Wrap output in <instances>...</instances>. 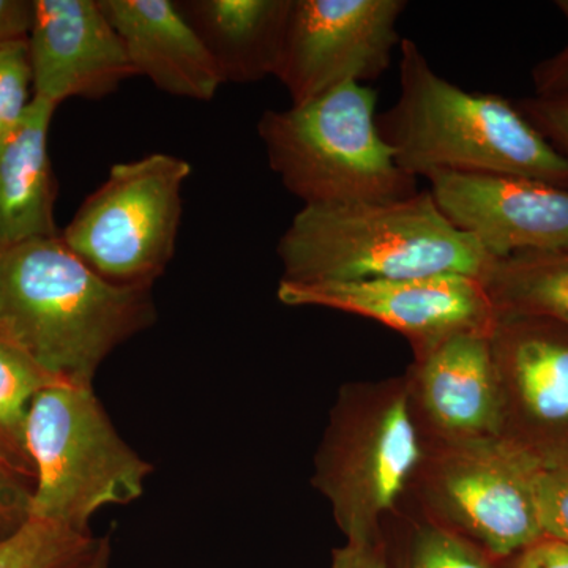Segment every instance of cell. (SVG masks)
I'll return each instance as SVG.
<instances>
[{"instance_id": "12", "label": "cell", "mask_w": 568, "mask_h": 568, "mask_svg": "<svg viewBox=\"0 0 568 568\" xmlns=\"http://www.w3.org/2000/svg\"><path fill=\"white\" fill-rule=\"evenodd\" d=\"M448 222L495 261L568 250V189L508 175L426 178Z\"/></svg>"}, {"instance_id": "29", "label": "cell", "mask_w": 568, "mask_h": 568, "mask_svg": "<svg viewBox=\"0 0 568 568\" xmlns=\"http://www.w3.org/2000/svg\"><path fill=\"white\" fill-rule=\"evenodd\" d=\"M331 568H388L377 544L351 545L335 549Z\"/></svg>"}, {"instance_id": "5", "label": "cell", "mask_w": 568, "mask_h": 568, "mask_svg": "<svg viewBox=\"0 0 568 568\" xmlns=\"http://www.w3.org/2000/svg\"><path fill=\"white\" fill-rule=\"evenodd\" d=\"M422 457L405 376L339 388L312 481L347 544H377L381 523L413 484Z\"/></svg>"}, {"instance_id": "28", "label": "cell", "mask_w": 568, "mask_h": 568, "mask_svg": "<svg viewBox=\"0 0 568 568\" xmlns=\"http://www.w3.org/2000/svg\"><path fill=\"white\" fill-rule=\"evenodd\" d=\"M519 562L528 568H568V545L544 537L523 551Z\"/></svg>"}, {"instance_id": "27", "label": "cell", "mask_w": 568, "mask_h": 568, "mask_svg": "<svg viewBox=\"0 0 568 568\" xmlns=\"http://www.w3.org/2000/svg\"><path fill=\"white\" fill-rule=\"evenodd\" d=\"M537 95L568 93V44L558 54L545 59L532 70Z\"/></svg>"}, {"instance_id": "2", "label": "cell", "mask_w": 568, "mask_h": 568, "mask_svg": "<svg viewBox=\"0 0 568 568\" xmlns=\"http://www.w3.org/2000/svg\"><path fill=\"white\" fill-rule=\"evenodd\" d=\"M413 178L487 174L568 189V159L497 93L467 92L437 74L416 41L399 44V95L377 118Z\"/></svg>"}, {"instance_id": "19", "label": "cell", "mask_w": 568, "mask_h": 568, "mask_svg": "<svg viewBox=\"0 0 568 568\" xmlns=\"http://www.w3.org/2000/svg\"><path fill=\"white\" fill-rule=\"evenodd\" d=\"M59 383L63 381L0 334V463L32 485L36 467L26 437L29 410L41 390Z\"/></svg>"}, {"instance_id": "9", "label": "cell", "mask_w": 568, "mask_h": 568, "mask_svg": "<svg viewBox=\"0 0 568 568\" xmlns=\"http://www.w3.org/2000/svg\"><path fill=\"white\" fill-rule=\"evenodd\" d=\"M489 343L499 437L541 469L568 466V327L545 317L496 315Z\"/></svg>"}, {"instance_id": "24", "label": "cell", "mask_w": 568, "mask_h": 568, "mask_svg": "<svg viewBox=\"0 0 568 568\" xmlns=\"http://www.w3.org/2000/svg\"><path fill=\"white\" fill-rule=\"evenodd\" d=\"M517 106L538 132L568 159V93L530 97Z\"/></svg>"}, {"instance_id": "6", "label": "cell", "mask_w": 568, "mask_h": 568, "mask_svg": "<svg viewBox=\"0 0 568 568\" xmlns=\"http://www.w3.org/2000/svg\"><path fill=\"white\" fill-rule=\"evenodd\" d=\"M29 454L36 467L31 517L89 534L100 508L133 503L152 465L114 428L92 386L59 383L33 398Z\"/></svg>"}, {"instance_id": "23", "label": "cell", "mask_w": 568, "mask_h": 568, "mask_svg": "<svg viewBox=\"0 0 568 568\" xmlns=\"http://www.w3.org/2000/svg\"><path fill=\"white\" fill-rule=\"evenodd\" d=\"M536 507L544 537L568 545V466L538 470Z\"/></svg>"}, {"instance_id": "14", "label": "cell", "mask_w": 568, "mask_h": 568, "mask_svg": "<svg viewBox=\"0 0 568 568\" xmlns=\"http://www.w3.org/2000/svg\"><path fill=\"white\" fill-rule=\"evenodd\" d=\"M28 41L33 97L54 106L104 99L136 77L99 0H33Z\"/></svg>"}, {"instance_id": "8", "label": "cell", "mask_w": 568, "mask_h": 568, "mask_svg": "<svg viewBox=\"0 0 568 568\" xmlns=\"http://www.w3.org/2000/svg\"><path fill=\"white\" fill-rule=\"evenodd\" d=\"M537 465L503 437L424 447L410 487L426 517L491 558L526 551L544 538L536 507Z\"/></svg>"}, {"instance_id": "31", "label": "cell", "mask_w": 568, "mask_h": 568, "mask_svg": "<svg viewBox=\"0 0 568 568\" xmlns=\"http://www.w3.org/2000/svg\"><path fill=\"white\" fill-rule=\"evenodd\" d=\"M556 7H558L562 17L566 18L568 24V0H558V2H556Z\"/></svg>"}, {"instance_id": "32", "label": "cell", "mask_w": 568, "mask_h": 568, "mask_svg": "<svg viewBox=\"0 0 568 568\" xmlns=\"http://www.w3.org/2000/svg\"><path fill=\"white\" fill-rule=\"evenodd\" d=\"M517 568H528V567H525V566H523V564H521V562H518Z\"/></svg>"}, {"instance_id": "20", "label": "cell", "mask_w": 568, "mask_h": 568, "mask_svg": "<svg viewBox=\"0 0 568 568\" xmlns=\"http://www.w3.org/2000/svg\"><path fill=\"white\" fill-rule=\"evenodd\" d=\"M97 541L91 532L31 517L0 540V568H71L91 555Z\"/></svg>"}, {"instance_id": "15", "label": "cell", "mask_w": 568, "mask_h": 568, "mask_svg": "<svg viewBox=\"0 0 568 568\" xmlns=\"http://www.w3.org/2000/svg\"><path fill=\"white\" fill-rule=\"evenodd\" d=\"M121 37L136 77L181 99L211 102L220 71L173 0H99Z\"/></svg>"}, {"instance_id": "7", "label": "cell", "mask_w": 568, "mask_h": 568, "mask_svg": "<svg viewBox=\"0 0 568 568\" xmlns=\"http://www.w3.org/2000/svg\"><path fill=\"white\" fill-rule=\"evenodd\" d=\"M192 164L149 153L111 168L62 231L71 253L108 282L152 287L173 261Z\"/></svg>"}, {"instance_id": "10", "label": "cell", "mask_w": 568, "mask_h": 568, "mask_svg": "<svg viewBox=\"0 0 568 568\" xmlns=\"http://www.w3.org/2000/svg\"><path fill=\"white\" fill-rule=\"evenodd\" d=\"M405 0H294L280 80L294 106L347 82L375 81L402 44Z\"/></svg>"}, {"instance_id": "16", "label": "cell", "mask_w": 568, "mask_h": 568, "mask_svg": "<svg viewBox=\"0 0 568 568\" xmlns=\"http://www.w3.org/2000/svg\"><path fill=\"white\" fill-rule=\"evenodd\" d=\"M294 0L178 2L220 71L223 84L276 77Z\"/></svg>"}, {"instance_id": "4", "label": "cell", "mask_w": 568, "mask_h": 568, "mask_svg": "<svg viewBox=\"0 0 568 568\" xmlns=\"http://www.w3.org/2000/svg\"><path fill=\"white\" fill-rule=\"evenodd\" d=\"M377 93L347 82L305 104L267 110L257 134L268 166L304 205L381 203L417 193L377 126Z\"/></svg>"}, {"instance_id": "1", "label": "cell", "mask_w": 568, "mask_h": 568, "mask_svg": "<svg viewBox=\"0 0 568 568\" xmlns=\"http://www.w3.org/2000/svg\"><path fill=\"white\" fill-rule=\"evenodd\" d=\"M155 320L152 287L108 282L61 234L0 252V334L63 383L92 386L108 355Z\"/></svg>"}, {"instance_id": "21", "label": "cell", "mask_w": 568, "mask_h": 568, "mask_svg": "<svg viewBox=\"0 0 568 568\" xmlns=\"http://www.w3.org/2000/svg\"><path fill=\"white\" fill-rule=\"evenodd\" d=\"M407 568H495V564L473 541L428 519L414 532Z\"/></svg>"}, {"instance_id": "11", "label": "cell", "mask_w": 568, "mask_h": 568, "mask_svg": "<svg viewBox=\"0 0 568 568\" xmlns=\"http://www.w3.org/2000/svg\"><path fill=\"white\" fill-rule=\"evenodd\" d=\"M287 306H316L376 321L398 332L413 351L463 331H491L496 310L484 282L467 275L366 280L353 283H278Z\"/></svg>"}, {"instance_id": "17", "label": "cell", "mask_w": 568, "mask_h": 568, "mask_svg": "<svg viewBox=\"0 0 568 568\" xmlns=\"http://www.w3.org/2000/svg\"><path fill=\"white\" fill-rule=\"evenodd\" d=\"M54 104L33 97L20 129L0 148V252L59 235L58 182L48 151Z\"/></svg>"}, {"instance_id": "26", "label": "cell", "mask_w": 568, "mask_h": 568, "mask_svg": "<svg viewBox=\"0 0 568 568\" xmlns=\"http://www.w3.org/2000/svg\"><path fill=\"white\" fill-rule=\"evenodd\" d=\"M33 22L31 0H0V47L29 39Z\"/></svg>"}, {"instance_id": "25", "label": "cell", "mask_w": 568, "mask_h": 568, "mask_svg": "<svg viewBox=\"0 0 568 568\" xmlns=\"http://www.w3.org/2000/svg\"><path fill=\"white\" fill-rule=\"evenodd\" d=\"M33 485L0 463V540L31 518Z\"/></svg>"}, {"instance_id": "13", "label": "cell", "mask_w": 568, "mask_h": 568, "mask_svg": "<svg viewBox=\"0 0 568 568\" xmlns=\"http://www.w3.org/2000/svg\"><path fill=\"white\" fill-rule=\"evenodd\" d=\"M491 331H463L413 351L405 379L424 447L499 437Z\"/></svg>"}, {"instance_id": "3", "label": "cell", "mask_w": 568, "mask_h": 568, "mask_svg": "<svg viewBox=\"0 0 568 568\" xmlns=\"http://www.w3.org/2000/svg\"><path fill=\"white\" fill-rule=\"evenodd\" d=\"M290 284L467 275L484 282L491 256L448 222L428 192L381 203L304 205L276 245Z\"/></svg>"}, {"instance_id": "30", "label": "cell", "mask_w": 568, "mask_h": 568, "mask_svg": "<svg viewBox=\"0 0 568 568\" xmlns=\"http://www.w3.org/2000/svg\"><path fill=\"white\" fill-rule=\"evenodd\" d=\"M111 547L106 538L97 541L88 558L82 559L80 564L71 568H110Z\"/></svg>"}, {"instance_id": "22", "label": "cell", "mask_w": 568, "mask_h": 568, "mask_svg": "<svg viewBox=\"0 0 568 568\" xmlns=\"http://www.w3.org/2000/svg\"><path fill=\"white\" fill-rule=\"evenodd\" d=\"M32 69L29 41L0 47V148L20 129L31 106Z\"/></svg>"}, {"instance_id": "18", "label": "cell", "mask_w": 568, "mask_h": 568, "mask_svg": "<svg viewBox=\"0 0 568 568\" xmlns=\"http://www.w3.org/2000/svg\"><path fill=\"white\" fill-rule=\"evenodd\" d=\"M484 284L496 315L545 317L568 327V250L496 261Z\"/></svg>"}]
</instances>
